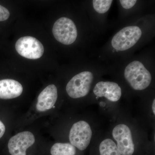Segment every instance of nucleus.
Instances as JSON below:
<instances>
[{"label":"nucleus","mask_w":155,"mask_h":155,"mask_svg":"<svg viewBox=\"0 0 155 155\" xmlns=\"http://www.w3.org/2000/svg\"><path fill=\"white\" fill-rule=\"evenodd\" d=\"M126 80L135 90H143L149 86L152 77L150 72L139 61L130 63L125 68Z\"/></svg>","instance_id":"1"},{"label":"nucleus","mask_w":155,"mask_h":155,"mask_svg":"<svg viewBox=\"0 0 155 155\" xmlns=\"http://www.w3.org/2000/svg\"><path fill=\"white\" fill-rule=\"evenodd\" d=\"M93 79V75L89 71H84L75 75L67 84V94L72 98L85 96L89 92Z\"/></svg>","instance_id":"2"},{"label":"nucleus","mask_w":155,"mask_h":155,"mask_svg":"<svg viewBox=\"0 0 155 155\" xmlns=\"http://www.w3.org/2000/svg\"><path fill=\"white\" fill-rule=\"evenodd\" d=\"M142 31L138 26H127L114 35L112 40L113 48L117 51L129 49L136 44L141 37Z\"/></svg>","instance_id":"3"},{"label":"nucleus","mask_w":155,"mask_h":155,"mask_svg":"<svg viewBox=\"0 0 155 155\" xmlns=\"http://www.w3.org/2000/svg\"><path fill=\"white\" fill-rule=\"evenodd\" d=\"M52 32L56 39L65 45L72 44L77 37L76 25L71 19L67 17H61L56 21Z\"/></svg>","instance_id":"4"},{"label":"nucleus","mask_w":155,"mask_h":155,"mask_svg":"<svg viewBox=\"0 0 155 155\" xmlns=\"http://www.w3.org/2000/svg\"><path fill=\"white\" fill-rule=\"evenodd\" d=\"M15 48L20 55L31 60L41 58L44 53V47L41 43L32 36L20 38L16 42Z\"/></svg>","instance_id":"5"},{"label":"nucleus","mask_w":155,"mask_h":155,"mask_svg":"<svg viewBox=\"0 0 155 155\" xmlns=\"http://www.w3.org/2000/svg\"><path fill=\"white\" fill-rule=\"evenodd\" d=\"M92 130L88 123L80 121L73 124L70 129L69 139L70 143L80 150L86 149L90 143Z\"/></svg>","instance_id":"6"},{"label":"nucleus","mask_w":155,"mask_h":155,"mask_svg":"<svg viewBox=\"0 0 155 155\" xmlns=\"http://www.w3.org/2000/svg\"><path fill=\"white\" fill-rule=\"evenodd\" d=\"M113 136L117 141V147L122 155H132L134 145L130 128L124 124L116 125L113 130Z\"/></svg>","instance_id":"7"},{"label":"nucleus","mask_w":155,"mask_h":155,"mask_svg":"<svg viewBox=\"0 0 155 155\" xmlns=\"http://www.w3.org/2000/svg\"><path fill=\"white\" fill-rule=\"evenodd\" d=\"M35 142L34 135L26 131L17 134L10 139L8 148L11 155H26V150Z\"/></svg>","instance_id":"8"},{"label":"nucleus","mask_w":155,"mask_h":155,"mask_svg":"<svg viewBox=\"0 0 155 155\" xmlns=\"http://www.w3.org/2000/svg\"><path fill=\"white\" fill-rule=\"evenodd\" d=\"M94 93L98 97H104L112 102L118 101L122 96V89L117 83L100 81L96 84Z\"/></svg>","instance_id":"9"},{"label":"nucleus","mask_w":155,"mask_h":155,"mask_svg":"<svg viewBox=\"0 0 155 155\" xmlns=\"http://www.w3.org/2000/svg\"><path fill=\"white\" fill-rule=\"evenodd\" d=\"M58 89L55 85L50 84L39 94L36 107L39 112L48 110L54 106L58 99Z\"/></svg>","instance_id":"10"},{"label":"nucleus","mask_w":155,"mask_h":155,"mask_svg":"<svg viewBox=\"0 0 155 155\" xmlns=\"http://www.w3.org/2000/svg\"><path fill=\"white\" fill-rule=\"evenodd\" d=\"M23 91L22 84L11 79L0 80V99H11L21 95Z\"/></svg>","instance_id":"11"},{"label":"nucleus","mask_w":155,"mask_h":155,"mask_svg":"<svg viewBox=\"0 0 155 155\" xmlns=\"http://www.w3.org/2000/svg\"><path fill=\"white\" fill-rule=\"evenodd\" d=\"M76 148L70 143H57L51 149V155H75Z\"/></svg>","instance_id":"12"},{"label":"nucleus","mask_w":155,"mask_h":155,"mask_svg":"<svg viewBox=\"0 0 155 155\" xmlns=\"http://www.w3.org/2000/svg\"><path fill=\"white\" fill-rule=\"evenodd\" d=\"M99 151L101 155H122L115 143L110 139H107L101 143Z\"/></svg>","instance_id":"13"},{"label":"nucleus","mask_w":155,"mask_h":155,"mask_svg":"<svg viewBox=\"0 0 155 155\" xmlns=\"http://www.w3.org/2000/svg\"><path fill=\"white\" fill-rule=\"evenodd\" d=\"M112 2V0H94V8L99 14H104L109 11Z\"/></svg>","instance_id":"14"},{"label":"nucleus","mask_w":155,"mask_h":155,"mask_svg":"<svg viewBox=\"0 0 155 155\" xmlns=\"http://www.w3.org/2000/svg\"><path fill=\"white\" fill-rule=\"evenodd\" d=\"M10 13L6 8L0 5V21H5L8 19Z\"/></svg>","instance_id":"15"},{"label":"nucleus","mask_w":155,"mask_h":155,"mask_svg":"<svg viewBox=\"0 0 155 155\" xmlns=\"http://www.w3.org/2000/svg\"><path fill=\"white\" fill-rule=\"evenodd\" d=\"M119 2L124 8L129 9L132 8L135 5L137 1L136 0H120Z\"/></svg>","instance_id":"16"},{"label":"nucleus","mask_w":155,"mask_h":155,"mask_svg":"<svg viewBox=\"0 0 155 155\" xmlns=\"http://www.w3.org/2000/svg\"><path fill=\"white\" fill-rule=\"evenodd\" d=\"M5 132V127L2 122L0 120V138L2 137Z\"/></svg>","instance_id":"17"},{"label":"nucleus","mask_w":155,"mask_h":155,"mask_svg":"<svg viewBox=\"0 0 155 155\" xmlns=\"http://www.w3.org/2000/svg\"><path fill=\"white\" fill-rule=\"evenodd\" d=\"M155 100H153V105H152V110L153 112V114H155Z\"/></svg>","instance_id":"18"}]
</instances>
